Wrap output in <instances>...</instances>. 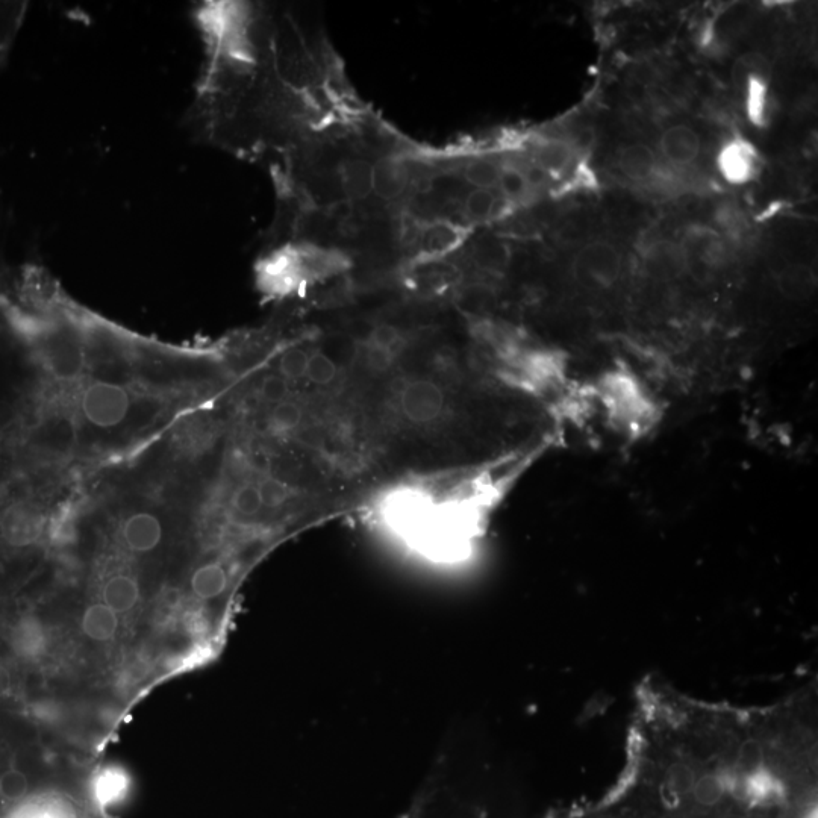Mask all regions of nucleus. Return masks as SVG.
Wrapping results in <instances>:
<instances>
[{
	"instance_id": "1",
	"label": "nucleus",
	"mask_w": 818,
	"mask_h": 818,
	"mask_svg": "<svg viewBox=\"0 0 818 818\" xmlns=\"http://www.w3.org/2000/svg\"><path fill=\"white\" fill-rule=\"evenodd\" d=\"M531 458L488 464L447 479H408L364 502V516L408 552L435 564L472 556L514 479Z\"/></svg>"
},
{
	"instance_id": "2",
	"label": "nucleus",
	"mask_w": 818,
	"mask_h": 818,
	"mask_svg": "<svg viewBox=\"0 0 818 818\" xmlns=\"http://www.w3.org/2000/svg\"><path fill=\"white\" fill-rule=\"evenodd\" d=\"M594 394L609 426L628 440L644 437L659 422L655 399L628 370H609L600 376Z\"/></svg>"
},
{
	"instance_id": "3",
	"label": "nucleus",
	"mask_w": 818,
	"mask_h": 818,
	"mask_svg": "<svg viewBox=\"0 0 818 818\" xmlns=\"http://www.w3.org/2000/svg\"><path fill=\"white\" fill-rule=\"evenodd\" d=\"M81 409L87 422L96 428H114L128 417L131 396L122 385L94 382L82 394Z\"/></svg>"
},
{
	"instance_id": "4",
	"label": "nucleus",
	"mask_w": 818,
	"mask_h": 818,
	"mask_svg": "<svg viewBox=\"0 0 818 818\" xmlns=\"http://www.w3.org/2000/svg\"><path fill=\"white\" fill-rule=\"evenodd\" d=\"M573 275L590 287H611L622 275V255L606 241L585 244L573 261Z\"/></svg>"
},
{
	"instance_id": "5",
	"label": "nucleus",
	"mask_w": 818,
	"mask_h": 818,
	"mask_svg": "<svg viewBox=\"0 0 818 818\" xmlns=\"http://www.w3.org/2000/svg\"><path fill=\"white\" fill-rule=\"evenodd\" d=\"M688 270H717L728 261V244L709 228H691L681 241Z\"/></svg>"
},
{
	"instance_id": "6",
	"label": "nucleus",
	"mask_w": 818,
	"mask_h": 818,
	"mask_svg": "<svg viewBox=\"0 0 818 818\" xmlns=\"http://www.w3.org/2000/svg\"><path fill=\"white\" fill-rule=\"evenodd\" d=\"M644 272L659 282L675 281L688 272L687 258L681 244L672 240H655L644 246Z\"/></svg>"
},
{
	"instance_id": "7",
	"label": "nucleus",
	"mask_w": 818,
	"mask_h": 818,
	"mask_svg": "<svg viewBox=\"0 0 818 818\" xmlns=\"http://www.w3.org/2000/svg\"><path fill=\"white\" fill-rule=\"evenodd\" d=\"M717 166L729 184H747L758 173V153L752 144L737 138L722 147L717 157Z\"/></svg>"
},
{
	"instance_id": "8",
	"label": "nucleus",
	"mask_w": 818,
	"mask_h": 818,
	"mask_svg": "<svg viewBox=\"0 0 818 818\" xmlns=\"http://www.w3.org/2000/svg\"><path fill=\"white\" fill-rule=\"evenodd\" d=\"M122 535L132 552H152L163 540V525L153 514L135 513L123 523Z\"/></svg>"
},
{
	"instance_id": "9",
	"label": "nucleus",
	"mask_w": 818,
	"mask_h": 818,
	"mask_svg": "<svg viewBox=\"0 0 818 818\" xmlns=\"http://www.w3.org/2000/svg\"><path fill=\"white\" fill-rule=\"evenodd\" d=\"M659 146L667 161L676 166H687L699 157L700 137L690 126L676 125L662 134Z\"/></svg>"
},
{
	"instance_id": "10",
	"label": "nucleus",
	"mask_w": 818,
	"mask_h": 818,
	"mask_svg": "<svg viewBox=\"0 0 818 818\" xmlns=\"http://www.w3.org/2000/svg\"><path fill=\"white\" fill-rule=\"evenodd\" d=\"M231 585L229 570L222 562H208L191 576V591L200 600H216L222 597Z\"/></svg>"
},
{
	"instance_id": "11",
	"label": "nucleus",
	"mask_w": 818,
	"mask_h": 818,
	"mask_svg": "<svg viewBox=\"0 0 818 818\" xmlns=\"http://www.w3.org/2000/svg\"><path fill=\"white\" fill-rule=\"evenodd\" d=\"M340 184L347 199L358 202L373 193V164L366 160L344 161L340 166Z\"/></svg>"
},
{
	"instance_id": "12",
	"label": "nucleus",
	"mask_w": 818,
	"mask_h": 818,
	"mask_svg": "<svg viewBox=\"0 0 818 818\" xmlns=\"http://www.w3.org/2000/svg\"><path fill=\"white\" fill-rule=\"evenodd\" d=\"M619 167L626 178L643 182L655 175L658 161L655 152L647 144H629L620 150Z\"/></svg>"
},
{
	"instance_id": "13",
	"label": "nucleus",
	"mask_w": 818,
	"mask_h": 818,
	"mask_svg": "<svg viewBox=\"0 0 818 818\" xmlns=\"http://www.w3.org/2000/svg\"><path fill=\"white\" fill-rule=\"evenodd\" d=\"M82 632L90 640L104 641L113 640L119 629V616L110 606L102 603H93L85 609L81 622Z\"/></svg>"
},
{
	"instance_id": "14",
	"label": "nucleus",
	"mask_w": 818,
	"mask_h": 818,
	"mask_svg": "<svg viewBox=\"0 0 818 818\" xmlns=\"http://www.w3.org/2000/svg\"><path fill=\"white\" fill-rule=\"evenodd\" d=\"M28 4L25 2H0V67L7 63L11 47L25 20Z\"/></svg>"
},
{
	"instance_id": "15",
	"label": "nucleus",
	"mask_w": 818,
	"mask_h": 818,
	"mask_svg": "<svg viewBox=\"0 0 818 818\" xmlns=\"http://www.w3.org/2000/svg\"><path fill=\"white\" fill-rule=\"evenodd\" d=\"M406 172L402 164L394 160H382L373 166V191L384 200L399 197L406 188Z\"/></svg>"
},
{
	"instance_id": "16",
	"label": "nucleus",
	"mask_w": 818,
	"mask_h": 818,
	"mask_svg": "<svg viewBox=\"0 0 818 818\" xmlns=\"http://www.w3.org/2000/svg\"><path fill=\"white\" fill-rule=\"evenodd\" d=\"M741 91L746 100V113L750 122L756 126H764L767 122V110H769V87L765 82L764 75L753 73L744 82Z\"/></svg>"
},
{
	"instance_id": "17",
	"label": "nucleus",
	"mask_w": 818,
	"mask_h": 818,
	"mask_svg": "<svg viewBox=\"0 0 818 818\" xmlns=\"http://www.w3.org/2000/svg\"><path fill=\"white\" fill-rule=\"evenodd\" d=\"M138 599H140V587L131 576H114L105 585L104 603L117 614L131 611L137 605Z\"/></svg>"
},
{
	"instance_id": "18",
	"label": "nucleus",
	"mask_w": 818,
	"mask_h": 818,
	"mask_svg": "<svg viewBox=\"0 0 818 818\" xmlns=\"http://www.w3.org/2000/svg\"><path fill=\"white\" fill-rule=\"evenodd\" d=\"M778 287L790 299H806L815 287L814 273L806 266H790L778 276Z\"/></svg>"
},
{
	"instance_id": "19",
	"label": "nucleus",
	"mask_w": 818,
	"mask_h": 818,
	"mask_svg": "<svg viewBox=\"0 0 818 818\" xmlns=\"http://www.w3.org/2000/svg\"><path fill=\"white\" fill-rule=\"evenodd\" d=\"M46 635L35 620H23L13 632V646L19 655L34 658L43 652Z\"/></svg>"
},
{
	"instance_id": "20",
	"label": "nucleus",
	"mask_w": 818,
	"mask_h": 818,
	"mask_svg": "<svg viewBox=\"0 0 818 818\" xmlns=\"http://www.w3.org/2000/svg\"><path fill=\"white\" fill-rule=\"evenodd\" d=\"M232 508L241 519H255L263 513V497H261L258 485L246 484L237 488L232 496Z\"/></svg>"
},
{
	"instance_id": "21",
	"label": "nucleus",
	"mask_w": 818,
	"mask_h": 818,
	"mask_svg": "<svg viewBox=\"0 0 818 818\" xmlns=\"http://www.w3.org/2000/svg\"><path fill=\"white\" fill-rule=\"evenodd\" d=\"M500 167L496 166L493 161L475 160L467 164L464 170V176L473 187L479 190H490V188L499 185Z\"/></svg>"
},
{
	"instance_id": "22",
	"label": "nucleus",
	"mask_w": 818,
	"mask_h": 818,
	"mask_svg": "<svg viewBox=\"0 0 818 818\" xmlns=\"http://www.w3.org/2000/svg\"><path fill=\"white\" fill-rule=\"evenodd\" d=\"M270 420L276 432H294L303 423L302 406L293 400H282L276 403Z\"/></svg>"
},
{
	"instance_id": "23",
	"label": "nucleus",
	"mask_w": 818,
	"mask_h": 818,
	"mask_svg": "<svg viewBox=\"0 0 818 818\" xmlns=\"http://www.w3.org/2000/svg\"><path fill=\"white\" fill-rule=\"evenodd\" d=\"M308 361H310V353L300 347H291L282 353L281 360H279V375L287 381L305 379Z\"/></svg>"
},
{
	"instance_id": "24",
	"label": "nucleus",
	"mask_w": 818,
	"mask_h": 818,
	"mask_svg": "<svg viewBox=\"0 0 818 818\" xmlns=\"http://www.w3.org/2000/svg\"><path fill=\"white\" fill-rule=\"evenodd\" d=\"M2 799L8 802H22L29 793V779L22 770L8 769L0 775Z\"/></svg>"
},
{
	"instance_id": "25",
	"label": "nucleus",
	"mask_w": 818,
	"mask_h": 818,
	"mask_svg": "<svg viewBox=\"0 0 818 818\" xmlns=\"http://www.w3.org/2000/svg\"><path fill=\"white\" fill-rule=\"evenodd\" d=\"M467 216L473 220H485L494 216L497 208V199L490 190H473L464 202Z\"/></svg>"
},
{
	"instance_id": "26",
	"label": "nucleus",
	"mask_w": 818,
	"mask_h": 818,
	"mask_svg": "<svg viewBox=\"0 0 818 818\" xmlns=\"http://www.w3.org/2000/svg\"><path fill=\"white\" fill-rule=\"evenodd\" d=\"M570 155V147L567 144L559 143V141H553V143L544 144L540 150H538V160H540V167H543L544 170H549V172H559V170L564 169L569 163Z\"/></svg>"
},
{
	"instance_id": "27",
	"label": "nucleus",
	"mask_w": 818,
	"mask_h": 818,
	"mask_svg": "<svg viewBox=\"0 0 818 818\" xmlns=\"http://www.w3.org/2000/svg\"><path fill=\"white\" fill-rule=\"evenodd\" d=\"M717 222H719L720 228L726 232V235H731L734 238L743 234L747 228L746 219H744L740 208L731 205V203H726V205L719 208Z\"/></svg>"
},
{
	"instance_id": "28",
	"label": "nucleus",
	"mask_w": 818,
	"mask_h": 818,
	"mask_svg": "<svg viewBox=\"0 0 818 818\" xmlns=\"http://www.w3.org/2000/svg\"><path fill=\"white\" fill-rule=\"evenodd\" d=\"M499 187L509 199H519L528 191L529 185L526 182L525 173L509 167V169L500 170Z\"/></svg>"
},
{
	"instance_id": "29",
	"label": "nucleus",
	"mask_w": 818,
	"mask_h": 818,
	"mask_svg": "<svg viewBox=\"0 0 818 818\" xmlns=\"http://www.w3.org/2000/svg\"><path fill=\"white\" fill-rule=\"evenodd\" d=\"M458 237V232L450 228L432 229L431 234L426 235L425 250H428L429 253L444 252L455 246Z\"/></svg>"
},
{
	"instance_id": "30",
	"label": "nucleus",
	"mask_w": 818,
	"mask_h": 818,
	"mask_svg": "<svg viewBox=\"0 0 818 818\" xmlns=\"http://www.w3.org/2000/svg\"><path fill=\"white\" fill-rule=\"evenodd\" d=\"M288 381L281 375L266 376L261 382V396L270 403H279L287 399Z\"/></svg>"
},
{
	"instance_id": "31",
	"label": "nucleus",
	"mask_w": 818,
	"mask_h": 818,
	"mask_svg": "<svg viewBox=\"0 0 818 818\" xmlns=\"http://www.w3.org/2000/svg\"><path fill=\"white\" fill-rule=\"evenodd\" d=\"M546 176V170L540 166L531 167V169L525 173L526 182H528L529 187H538V185L544 184Z\"/></svg>"
},
{
	"instance_id": "32",
	"label": "nucleus",
	"mask_w": 818,
	"mask_h": 818,
	"mask_svg": "<svg viewBox=\"0 0 818 818\" xmlns=\"http://www.w3.org/2000/svg\"><path fill=\"white\" fill-rule=\"evenodd\" d=\"M11 688V675L8 669L0 666V697L7 696Z\"/></svg>"
},
{
	"instance_id": "33",
	"label": "nucleus",
	"mask_w": 818,
	"mask_h": 818,
	"mask_svg": "<svg viewBox=\"0 0 818 818\" xmlns=\"http://www.w3.org/2000/svg\"><path fill=\"white\" fill-rule=\"evenodd\" d=\"M406 818H414V817H413V815L408 814V815H406Z\"/></svg>"
},
{
	"instance_id": "34",
	"label": "nucleus",
	"mask_w": 818,
	"mask_h": 818,
	"mask_svg": "<svg viewBox=\"0 0 818 818\" xmlns=\"http://www.w3.org/2000/svg\"><path fill=\"white\" fill-rule=\"evenodd\" d=\"M0 799H2V790H0Z\"/></svg>"
}]
</instances>
